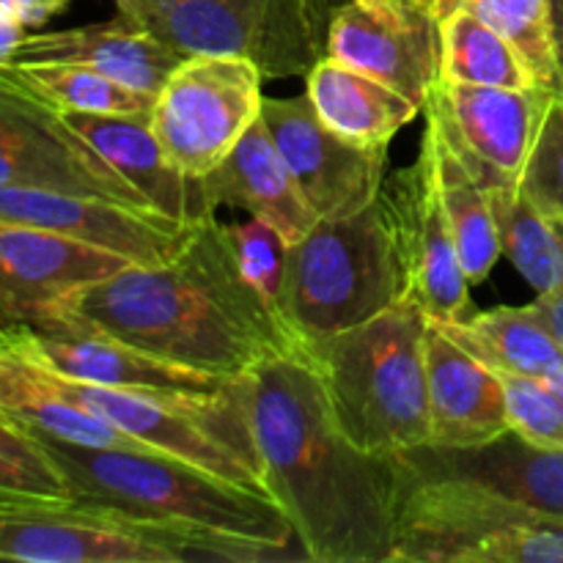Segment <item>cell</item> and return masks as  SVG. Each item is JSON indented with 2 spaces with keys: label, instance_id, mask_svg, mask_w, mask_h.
<instances>
[{
  "label": "cell",
  "instance_id": "6da1fadb",
  "mask_svg": "<svg viewBox=\"0 0 563 563\" xmlns=\"http://www.w3.org/2000/svg\"><path fill=\"white\" fill-rule=\"evenodd\" d=\"M53 311L231 383L264 363L306 357L295 330L245 275L218 214L196 223L168 262L126 264L71 291Z\"/></svg>",
  "mask_w": 563,
  "mask_h": 563
},
{
  "label": "cell",
  "instance_id": "7a4b0ae2",
  "mask_svg": "<svg viewBox=\"0 0 563 563\" xmlns=\"http://www.w3.org/2000/svg\"><path fill=\"white\" fill-rule=\"evenodd\" d=\"M242 401L262 487L289 520L302 559L390 563L399 467L339 432L311 363H264L242 377Z\"/></svg>",
  "mask_w": 563,
  "mask_h": 563
},
{
  "label": "cell",
  "instance_id": "3957f363",
  "mask_svg": "<svg viewBox=\"0 0 563 563\" xmlns=\"http://www.w3.org/2000/svg\"><path fill=\"white\" fill-rule=\"evenodd\" d=\"M69 482L71 498L119 506L132 515L212 533L286 555L295 542L289 520L267 493L207 467L154 451L97 449L36 432Z\"/></svg>",
  "mask_w": 563,
  "mask_h": 563
},
{
  "label": "cell",
  "instance_id": "277c9868",
  "mask_svg": "<svg viewBox=\"0 0 563 563\" xmlns=\"http://www.w3.org/2000/svg\"><path fill=\"white\" fill-rule=\"evenodd\" d=\"M427 328V313L399 300L306 344L330 418L363 454L396 456L429 443Z\"/></svg>",
  "mask_w": 563,
  "mask_h": 563
},
{
  "label": "cell",
  "instance_id": "5b68a950",
  "mask_svg": "<svg viewBox=\"0 0 563 563\" xmlns=\"http://www.w3.org/2000/svg\"><path fill=\"white\" fill-rule=\"evenodd\" d=\"M396 460V456H394ZM390 563H563V520L487 484L451 473L407 471Z\"/></svg>",
  "mask_w": 563,
  "mask_h": 563
},
{
  "label": "cell",
  "instance_id": "8992f818",
  "mask_svg": "<svg viewBox=\"0 0 563 563\" xmlns=\"http://www.w3.org/2000/svg\"><path fill=\"white\" fill-rule=\"evenodd\" d=\"M401 297L405 275L383 198L350 218L317 220L286 245L278 311L302 346L368 322Z\"/></svg>",
  "mask_w": 563,
  "mask_h": 563
},
{
  "label": "cell",
  "instance_id": "52a82bcc",
  "mask_svg": "<svg viewBox=\"0 0 563 563\" xmlns=\"http://www.w3.org/2000/svg\"><path fill=\"white\" fill-rule=\"evenodd\" d=\"M280 559L253 544L80 498L0 493V561L22 563H256Z\"/></svg>",
  "mask_w": 563,
  "mask_h": 563
},
{
  "label": "cell",
  "instance_id": "ba28073f",
  "mask_svg": "<svg viewBox=\"0 0 563 563\" xmlns=\"http://www.w3.org/2000/svg\"><path fill=\"white\" fill-rule=\"evenodd\" d=\"M179 55H242L264 80L308 75L324 55L328 25L308 0H113Z\"/></svg>",
  "mask_w": 563,
  "mask_h": 563
},
{
  "label": "cell",
  "instance_id": "9c48e42d",
  "mask_svg": "<svg viewBox=\"0 0 563 563\" xmlns=\"http://www.w3.org/2000/svg\"><path fill=\"white\" fill-rule=\"evenodd\" d=\"M264 75L242 55H185L148 110L165 157L187 176L212 174L262 119Z\"/></svg>",
  "mask_w": 563,
  "mask_h": 563
},
{
  "label": "cell",
  "instance_id": "30bf717a",
  "mask_svg": "<svg viewBox=\"0 0 563 563\" xmlns=\"http://www.w3.org/2000/svg\"><path fill=\"white\" fill-rule=\"evenodd\" d=\"M396 251H399L405 297L427 313L429 322L449 324L471 313V280L460 264L454 234L445 218L434 170L432 143L423 135L416 163L385 179L383 192Z\"/></svg>",
  "mask_w": 563,
  "mask_h": 563
},
{
  "label": "cell",
  "instance_id": "8fae6325",
  "mask_svg": "<svg viewBox=\"0 0 563 563\" xmlns=\"http://www.w3.org/2000/svg\"><path fill=\"white\" fill-rule=\"evenodd\" d=\"M555 88L434 82L427 121L487 190H515Z\"/></svg>",
  "mask_w": 563,
  "mask_h": 563
},
{
  "label": "cell",
  "instance_id": "7c38bea8",
  "mask_svg": "<svg viewBox=\"0 0 563 563\" xmlns=\"http://www.w3.org/2000/svg\"><path fill=\"white\" fill-rule=\"evenodd\" d=\"M324 55L427 108L440 75L432 0H346L330 14Z\"/></svg>",
  "mask_w": 563,
  "mask_h": 563
},
{
  "label": "cell",
  "instance_id": "4fadbf2b",
  "mask_svg": "<svg viewBox=\"0 0 563 563\" xmlns=\"http://www.w3.org/2000/svg\"><path fill=\"white\" fill-rule=\"evenodd\" d=\"M0 187L75 192L154 209L55 110L0 86Z\"/></svg>",
  "mask_w": 563,
  "mask_h": 563
},
{
  "label": "cell",
  "instance_id": "5bb4252c",
  "mask_svg": "<svg viewBox=\"0 0 563 563\" xmlns=\"http://www.w3.org/2000/svg\"><path fill=\"white\" fill-rule=\"evenodd\" d=\"M262 121L319 220L357 214L385 185L388 148H368L330 130L302 97H264Z\"/></svg>",
  "mask_w": 563,
  "mask_h": 563
},
{
  "label": "cell",
  "instance_id": "9a60e30c",
  "mask_svg": "<svg viewBox=\"0 0 563 563\" xmlns=\"http://www.w3.org/2000/svg\"><path fill=\"white\" fill-rule=\"evenodd\" d=\"M0 225L69 236L119 253L132 264L168 262L196 229L157 209L36 187H0Z\"/></svg>",
  "mask_w": 563,
  "mask_h": 563
},
{
  "label": "cell",
  "instance_id": "2e32d148",
  "mask_svg": "<svg viewBox=\"0 0 563 563\" xmlns=\"http://www.w3.org/2000/svg\"><path fill=\"white\" fill-rule=\"evenodd\" d=\"M16 344L64 377L154 394H220L231 379L176 366L157 355L124 344L69 313L49 311L38 322L11 330Z\"/></svg>",
  "mask_w": 563,
  "mask_h": 563
},
{
  "label": "cell",
  "instance_id": "e0dca14e",
  "mask_svg": "<svg viewBox=\"0 0 563 563\" xmlns=\"http://www.w3.org/2000/svg\"><path fill=\"white\" fill-rule=\"evenodd\" d=\"M126 264L132 262L88 242L0 225V333L38 322L71 291Z\"/></svg>",
  "mask_w": 563,
  "mask_h": 563
},
{
  "label": "cell",
  "instance_id": "ac0fdd59",
  "mask_svg": "<svg viewBox=\"0 0 563 563\" xmlns=\"http://www.w3.org/2000/svg\"><path fill=\"white\" fill-rule=\"evenodd\" d=\"M427 445L476 449L509 432L498 374L434 322L427 328Z\"/></svg>",
  "mask_w": 563,
  "mask_h": 563
},
{
  "label": "cell",
  "instance_id": "d6986e66",
  "mask_svg": "<svg viewBox=\"0 0 563 563\" xmlns=\"http://www.w3.org/2000/svg\"><path fill=\"white\" fill-rule=\"evenodd\" d=\"M82 141L91 143L157 212L196 225L212 218L214 207L203 179L187 176L159 148L146 113L99 115L58 113Z\"/></svg>",
  "mask_w": 563,
  "mask_h": 563
},
{
  "label": "cell",
  "instance_id": "ffe728a7",
  "mask_svg": "<svg viewBox=\"0 0 563 563\" xmlns=\"http://www.w3.org/2000/svg\"><path fill=\"white\" fill-rule=\"evenodd\" d=\"M396 460L416 473L476 478L531 509L563 520V449H542L526 443L515 432H506L476 449L421 445L396 454Z\"/></svg>",
  "mask_w": 563,
  "mask_h": 563
},
{
  "label": "cell",
  "instance_id": "44dd1931",
  "mask_svg": "<svg viewBox=\"0 0 563 563\" xmlns=\"http://www.w3.org/2000/svg\"><path fill=\"white\" fill-rule=\"evenodd\" d=\"M203 190L214 209H242L247 218L262 220L278 231L286 245L300 240L319 220L297 190L295 176L275 148L262 119L236 141L212 174L203 176Z\"/></svg>",
  "mask_w": 563,
  "mask_h": 563
},
{
  "label": "cell",
  "instance_id": "7402d4cb",
  "mask_svg": "<svg viewBox=\"0 0 563 563\" xmlns=\"http://www.w3.org/2000/svg\"><path fill=\"white\" fill-rule=\"evenodd\" d=\"M185 58L135 22L115 16L97 25L27 33L11 60H64L113 77L132 91L157 97L176 64Z\"/></svg>",
  "mask_w": 563,
  "mask_h": 563
},
{
  "label": "cell",
  "instance_id": "603a6c76",
  "mask_svg": "<svg viewBox=\"0 0 563 563\" xmlns=\"http://www.w3.org/2000/svg\"><path fill=\"white\" fill-rule=\"evenodd\" d=\"M306 93L330 130L368 148H388V143L421 113V108L399 91L328 55L308 69Z\"/></svg>",
  "mask_w": 563,
  "mask_h": 563
},
{
  "label": "cell",
  "instance_id": "cb8c5ba5",
  "mask_svg": "<svg viewBox=\"0 0 563 563\" xmlns=\"http://www.w3.org/2000/svg\"><path fill=\"white\" fill-rule=\"evenodd\" d=\"M438 324V322H434ZM462 350L504 374L548 379L563 361L559 344L531 306H498L440 324Z\"/></svg>",
  "mask_w": 563,
  "mask_h": 563
},
{
  "label": "cell",
  "instance_id": "d4e9b609",
  "mask_svg": "<svg viewBox=\"0 0 563 563\" xmlns=\"http://www.w3.org/2000/svg\"><path fill=\"white\" fill-rule=\"evenodd\" d=\"M423 135L432 143L440 198H443L445 218H449L451 234H454L460 264L471 286H478L489 278L498 258L504 256L493 196L456 157V152L443 141L432 121H427Z\"/></svg>",
  "mask_w": 563,
  "mask_h": 563
},
{
  "label": "cell",
  "instance_id": "484cf974",
  "mask_svg": "<svg viewBox=\"0 0 563 563\" xmlns=\"http://www.w3.org/2000/svg\"><path fill=\"white\" fill-rule=\"evenodd\" d=\"M0 86L33 99L55 113H146L154 102V97L148 93L132 91L91 66L64 64V60L0 64Z\"/></svg>",
  "mask_w": 563,
  "mask_h": 563
},
{
  "label": "cell",
  "instance_id": "4316f807",
  "mask_svg": "<svg viewBox=\"0 0 563 563\" xmlns=\"http://www.w3.org/2000/svg\"><path fill=\"white\" fill-rule=\"evenodd\" d=\"M440 80L493 88H537L526 55L515 42L473 16L471 11H451L440 16Z\"/></svg>",
  "mask_w": 563,
  "mask_h": 563
},
{
  "label": "cell",
  "instance_id": "83f0119b",
  "mask_svg": "<svg viewBox=\"0 0 563 563\" xmlns=\"http://www.w3.org/2000/svg\"><path fill=\"white\" fill-rule=\"evenodd\" d=\"M495 220H498L504 256L515 264L517 273L537 289H563V225L539 212L520 190H489Z\"/></svg>",
  "mask_w": 563,
  "mask_h": 563
},
{
  "label": "cell",
  "instance_id": "f1b7e54d",
  "mask_svg": "<svg viewBox=\"0 0 563 563\" xmlns=\"http://www.w3.org/2000/svg\"><path fill=\"white\" fill-rule=\"evenodd\" d=\"M434 14L471 11L517 44L544 88H561V53L550 0H432Z\"/></svg>",
  "mask_w": 563,
  "mask_h": 563
},
{
  "label": "cell",
  "instance_id": "f546056e",
  "mask_svg": "<svg viewBox=\"0 0 563 563\" xmlns=\"http://www.w3.org/2000/svg\"><path fill=\"white\" fill-rule=\"evenodd\" d=\"M0 493L71 498L69 482L42 438L0 410Z\"/></svg>",
  "mask_w": 563,
  "mask_h": 563
},
{
  "label": "cell",
  "instance_id": "4dcf8cb0",
  "mask_svg": "<svg viewBox=\"0 0 563 563\" xmlns=\"http://www.w3.org/2000/svg\"><path fill=\"white\" fill-rule=\"evenodd\" d=\"M495 372V368H493ZM504 385L509 432L531 445L563 449V394L542 377L495 372Z\"/></svg>",
  "mask_w": 563,
  "mask_h": 563
},
{
  "label": "cell",
  "instance_id": "1f68e13d",
  "mask_svg": "<svg viewBox=\"0 0 563 563\" xmlns=\"http://www.w3.org/2000/svg\"><path fill=\"white\" fill-rule=\"evenodd\" d=\"M517 190L539 212L563 225V88L550 93V104Z\"/></svg>",
  "mask_w": 563,
  "mask_h": 563
},
{
  "label": "cell",
  "instance_id": "d6a6232c",
  "mask_svg": "<svg viewBox=\"0 0 563 563\" xmlns=\"http://www.w3.org/2000/svg\"><path fill=\"white\" fill-rule=\"evenodd\" d=\"M229 231L231 242L236 247V256H240V264L247 278H251V284L278 308V289L286 253L284 236L256 218L229 225Z\"/></svg>",
  "mask_w": 563,
  "mask_h": 563
},
{
  "label": "cell",
  "instance_id": "836d02e7",
  "mask_svg": "<svg viewBox=\"0 0 563 563\" xmlns=\"http://www.w3.org/2000/svg\"><path fill=\"white\" fill-rule=\"evenodd\" d=\"M71 0H0V11L20 22L27 33L44 27L49 20L64 14Z\"/></svg>",
  "mask_w": 563,
  "mask_h": 563
},
{
  "label": "cell",
  "instance_id": "e575fe53",
  "mask_svg": "<svg viewBox=\"0 0 563 563\" xmlns=\"http://www.w3.org/2000/svg\"><path fill=\"white\" fill-rule=\"evenodd\" d=\"M533 308H537L539 317H542V322L548 324L550 333H553L555 339H559V344L563 346V289L537 295Z\"/></svg>",
  "mask_w": 563,
  "mask_h": 563
},
{
  "label": "cell",
  "instance_id": "d590c367",
  "mask_svg": "<svg viewBox=\"0 0 563 563\" xmlns=\"http://www.w3.org/2000/svg\"><path fill=\"white\" fill-rule=\"evenodd\" d=\"M27 36L25 27L16 20H11L5 11H0V64H9L14 58L16 47L22 44V38Z\"/></svg>",
  "mask_w": 563,
  "mask_h": 563
},
{
  "label": "cell",
  "instance_id": "8d00e7d4",
  "mask_svg": "<svg viewBox=\"0 0 563 563\" xmlns=\"http://www.w3.org/2000/svg\"><path fill=\"white\" fill-rule=\"evenodd\" d=\"M308 3H311V9L317 11L319 20H322L324 25H328V22H330V14H333V11L339 9L341 3H346V0H308Z\"/></svg>",
  "mask_w": 563,
  "mask_h": 563
},
{
  "label": "cell",
  "instance_id": "74e56055",
  "mask_svg": "<svg viewBox=\"0 0 563 563\" xmlns=\"http://www.w3.org/2000/svg\"><path fill=\"white\" fill-rule=\"evenodd\" d=\"M550 3H553L555 33H559V53H561V64H563V0H550Z\"/></svg>",
  "mask_w": 563,
  "mask_h": 563
},
{
  "label": "cell",
  "instance_id": "f35d334b",
  "mask_svg": "<svg viewBox=\"0 0 563 563\" xmlns=\"http://www.w3.org/2000/svg\"><path fill=\"white\" fill-rule=\"evenodd\" d=\"M548 383H550V385H553V388H559V390H561V394H563V361H561V366H559V368H555V372H553V374H550V377H548Z\"/></svg>",
  "mask_w": 563,
  "mask_h": 563
},
{
  "label": "cell",
  "instance_id": "ab89813d",
  "mask_svg": "<svg viewBox=\"0 0 563 563\" xmlns=\"http://www.w3.org/2000/svg\"><path fill=\"white\" fill-rule=\"evenodd\" d=\"M561 88H563V71H561Z\"/></svg>",
  "mask_w": 563,
  "mask_h": 563
}]
</instances>
